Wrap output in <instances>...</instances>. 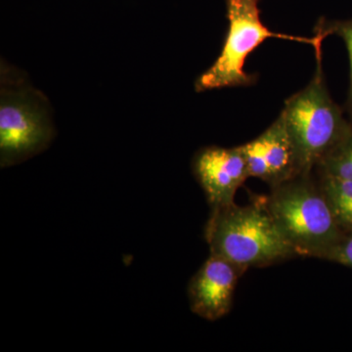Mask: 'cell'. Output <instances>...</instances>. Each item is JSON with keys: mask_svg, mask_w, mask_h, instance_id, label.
<instances>
[{"mask_svg": "<svg viewBox=\"0 0 352 352\" xmlns=\"http://www.w3.org/2000/svg\"><path fill=\"white\" fill-rule=\"evenodd\" d=\"M210 256L249 270L298 256L271 215L265 196L249 205L212 208L205 228Z\"/></svg>", "mask_w": 352, "mask_h": 352, "instance_id": "1", "label": "cell"}, {"mask_svg": "<svg viewBox=\"0 0 352 352\" xmlns=\"http://www.w3.org/2000/svg\"><path fill=\"white\" fill-rule=\"evenodd\" d=\"M316 69L307 87L285 102L282 119L295 146L302 175H310L319 162L352 131V122L329 94L322 46L315 48Z\"/></svg>", "mask_w": 352, "mask_h": 352, "instance_id": "2", "label": "cell"}, {"mask_svg": "<svg viewBox=\"0 0 352 352\" xmlns=\"http://www.w3.org/2000/svg\"><path fill=\"white\" fill-rule=\"evenodd\" d=\"M265 200L278 228L298 256L323 258L344 234L311 173L272 187Z\"/></svg>", "mask_w": 352, "mask_h": 352, "instance_id": "3", "label": "cell"}, {"mask_svg": "<svg viewBox=\"0 0 352 352\" xmlns=\"http://www.w3.org/2000/svg\"><path fill=\"white\" fill-rule=\"evenodd\" d=\"M0 166H15L44 151L54 138L50 105L19 74L1 67Z\"/></svg>", "mask_w": 352, "mask_h": 352, "instance_id": "4", "label": "cell"}, {"mask_svg": "<svg viewBox=\"0 0 352 352\" xmlns=\"http://www.w3.org/2000/svg\"><path fill=\"white\" fill-rule=\"evenodd\" d=\"M228 31L217 61L197 78L196 91L224 87H250L256 82V75L244 69L245 60L267 38L288 39L315 48L327 38L315 30L314 38L291 36L270 31L261 19L259 0H226Z\"/></svg>", "mask_w": 352, "mask_h": 352, "instance_id": "5", "label": "cell"}, {"mask_svg": "<svg viewBox=\"0 0 352 352\" xmlns=\"http://www.w3.org/2000/svg\"><path fill=\"white\" fill-rule=\"evenodd\" d=\"M239 147L250 176L267 183L270 188L302 175L295 146L280 115L261 135Z\"/></svg>", "mask_w": 352, "mask_h": 352, "instance_id": "6", "label": "cell"}, {"mask_svg": "<svg viewBox=\"0 0 352 352\" xmlns=\"http://www.w3.org/2000/svg\"><path fill=\"white\" fill-rule=\"evenodd\" d=\"M193 171L212 208L234 203L237 190L250 176L239 146H210L197 153Z\"/></svg>", "mask_w": 352, "mask_h": 352, "instance_id": "7", "label": "cell"}, {"mask_svg": "<svg viewBox=\"0 0 352 352\" xmlns=\"http://www.w3.org/2000/svg\"><path fill=\"white\" fill-rule=\"evenodd\" d=\"M244 267L219 256H210L190 281V307L194 314L210 321L219 320L232 308L238 280Z\"/></svg>", "mask_w": 352, "mask_h": 352, "instance_id": "8", "label": "cell"}, {"mask_svg": "<svg viewBox=\"0 0 352 352\" xmlns=\"http://www.w3.org/2000/svg\"><path fill=\"white\" fill-rule=\"evenodd\" d=\"M319 186L327 199L338 226L344 233L352 232V180L319 175Z\"/></svg>", "mask_w": 352, "mask_h": 352, "instance_id": "9", "label": "cell"}, {"mask_svg": "<svg viewBox=\"0 0 352 352\" xmlns=\"http://www.w3.org/2000/svg\"><path fill=\"white\" fill-rule=\"evenodd\" d=\"M315 170L319 175L352 180V131L319 162Z\"/></svg>", "mask_w": 352, "mask_h": 352, "instance_id": "10", "label": "cell"}, {"mask_svg": "<svg viewBox=\"0 0 352 352\" xmlns=\"http://www.w3.org/2000/svg\"><path fill=\"white\" fill-rule=\"evenodd\" d=\"M315 29L319 30L327 36L330 34H337L342 38L346 44L347 53H349V65H351V83H349L346 107L352 122V19L333 21V22L320 19Z\"/></svg>", "mask_w": 352, "mask_h": 352, "instance_id": "11", "label": "cell"}, {"mask_svg": "<svg viewBox=\"0 0 352 352\" xmlns=\"http://www.w3.org/2000/svg\"><path fill=\"white\" fill-rule=\"evenodd\" d=\"M322 259L342 264L352 270V232L344 233Z\"/></svg>", "mask_w": 352, "mask_h": 352, "instance_id": "12", "label": "cell"}]
</instances>
